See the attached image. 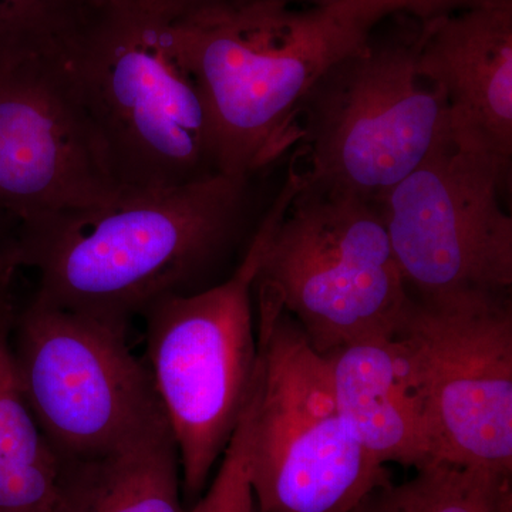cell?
<instances>
[{
	"label": "cell",
	"instance_id": "5",
	"mask_svg": "<svg viewBox=\"0 0 512 512\" xmlns=\"http://www.w3.org/2000/svg\"><path fill=\"white\" fill-rule=\"evenodd\" d=\"M299 187L288 177L234 271L210 288L153 303L146 365L170 423L184 493L200 498L251 393L258 362L255 279L272 232Z\"/></svg>",
	"mask_w": 512,
	"mask_h": 512
},
{
	"label": "cell",
	"instance_id": "17",
	"mask_svg": "<svg viewBox=\"0 0 512 512\" xmlns=\"http://www.w3.org/2000/svg\"><path fill=\"white\" fill-rule=\"evenodd\" d=\"M100 12L96 0H0V70L64 62Z\"/></svg>",
	"mask_w": 512,
	"mask_h": 512
},
{
	"label": "cell",
	"instance_id": "20",
	"mask_svg": "<svg viewBox=\"0 0 512 512\" xmlns=\"http://www.w3.org/2000/svg\"><path fill=\"white\" fill-rule=\"evenodd\" d=\"M229 2L232 0H131V5L157 22L171 25Z\"/></svg>",
	"mask_w": 512,
	"mask_h": 512
},
{
	"label": "cell",
	"instance_id": "19",
	"mask_svg": "<svg viewBox=\"0 0 512 512\" xmlns=\"http://www.w3.org/2000/svg\"><path fill=\"white\" fill-rule=\"evenodd\" d=\"M265 2L281 3V5L288 6H319L340 2V0H265ZM501 2H505V0H409V16L419 20L420 23H427L430 22V20L461 12V10Z\"/></svg>",
	"mask_w": 512,
	"mask_h": 512
},
{
	"label": "cell",
	"instance_id": "2",
	"mask_svg": "<svg viewBox=\"0 0 512 512\" xmlns=\"http://www.w3.org/2000/svg\"><path fill=\"white\" fill-rule=\"evenodd\" d=\"M409 0H340L296 9L232 0L167 25L210 110L222 174L255 177L298 144V119L333 64Z\"/></svg>",
	"mask_w": 512,
	"mask_h": 512
},
{
	"label": "cell",
	"instance_id": "13",
	"mask_svg": "<svg viewBox=\"0 0 512 512\" xmlns=\"http://www.w3.org/2000/svg\"><path fill=\"white\" fill-rule=\"evenodd\" d=\"M323 356L340 413L373 460L416 470L434 464L419 384L393 333L367 336Z\"/></svg>",
	"mask_w": 512,
	"mask_h": 512
},
{
	"label": "cell",
	"instance_id": "10",
	"mask_svg": "<svg viewBox=\"0 0 512 512\" xmlns=\"http://www.w3.org/2000/svg\"><path fill=\"white\" fill-rule=\"evenodd\" d=\"M510 168L448 140L380 201L390 244L416 298L511 295Z\"/></svg>",
	"mask_w": 512,
	"mask_h": 512
},
{
	"label": "cell",
	"instance_id": "18",
	"mask_svg": "<svg viewBox=\"0 0 512 512\" xmlns=\"http://www.w3.org/2000/svg\"><path fill=\"white\" fill-rule=\"evenodd\" d=\"M256 402L255 379L251 393L242 410L234 434L229 440L222 463L207 493L198 498L191 512H256L249 451H251L252 426Z\"/></svg>",
	"mask_w": 512,
	"mask_h": 512
},
{
	"label": "cell",
	"instance_id": "21",
	"mask_svg": "<svg viewBox=\"0 0 512 512\" xmlns=\"http://www.w3.org/2000/svg\"><path fill=\"white\" fill-rule=\"evenodd\" d=\"M6 220H0V225ZM18 265L13 256V235L9 237L0 227V315L12 311L9 303V285Z\"/></svg>",
	"mask_w": 512,
	"mask_h": 512
},
{
	"label": "cell",
	"instance_id": "3",
	"mask_svg": "<svg viewBox=\"0 0 512 512\" xmlns=\"http://www.w3.org/2000/svg\"><path fill=\"white\" fill-rule=\"evenodd\" d=\"M63 66L117 191L221 173L210 110L167 25L133 5L101 9Z\"/></svg>",
	"mask_w": 512,
	"mask_h": 512
},
{
	"label": "cell",
	"instance_id": "4",
	"mask_svg": "<svg viewBox=\"0 0 512 512\" xmlns=\"http://www.w3.org/2000/svg\"><path fill=\"white\" fill-rule=\"evenodd\" d=\"M420 30L396 13L320 77L298 119L306 184L380 204L451 140L443 93L417 69Z\"/></svg>",
	"mask_w": 512,
	"mask_h": 512
},
{
	"label": "cell",
	"instance_id": "9",
	"mask_svg": "<svg viewBox=\"0 0 512 512\" xmlns=\"http://www.w3.org/2000/svg\"><path fill=\"white\" fill-rule=\"evenodd\" d=\"M393 335L419 384L434 464L512 474L511 295L410 296Z\"/></svg>",
	"mask_w": 512,
	"mask_h": 512
},
{
	"label": "cell",
	"instance_id": "14",
	"mask_svg": "<svg viewBox=\"0 0 512 512\" xmlns=\"http://www.w3.org/2000/svg\"><path fill=\"white\" fill-rule=\"evenodd\" d=\"M171 427L86 460L60 461L53 512H184Z\"/></svg>",
	"mask_w": 512,
	"mask_h": 512
},
{
	"label": "cell",
	"instance_id": "7",
	"mask_svg": "<svg viewBox=\"0 0 512 512\" xmlns=\"http://www.w3.org/2000/svg\"><path fill=\"white\" fill-rule=\"evenodd\" d=\"M255 295L275 302L320 355L393 333L412 296L379 204L306 184L302 173L266 245Z\"/></svg>",
	"mask_w": 512,
	"mask_h": 512
},
{
	"label": "cell",
	"instance_id": "15",
	"mask_svg": "<svg viewBox=\"0 0 512 512\" xmlns=\"http://www.w3.org/2000/svg\"><path fill=\"white\" fill-rule=\"evenodd\" d=\"M12 311L0 315V512H53L60 460L20 392L10 352Z\"/></svg>",
	"mask_w": 512,
	"mask_h": 512
},
{
	"label": "cell",
	"instance_id": "12",
	"mask_svg": "<svg viewBox=\"0 0 512 512\" xmlns=\"http://www.w3.org/2000/svg\"><path fill=\"white\" fill-rule=\"evenodd\" d=\"M417 69L443 93L451 141L511 170L512 0L421 23Z\"/></svg>",
	"mask_w": 512,
	"mask_h": 512
},
{
	"label": "cell",
	"instance_id": "11",
	"mask_svg": "<svg viewBox=\"0 0 512 512\" xmlns=\"http://www.w3.org/2000/svg\"><path fill=\"white\" fill-rule=\"evenodd\" d=\"M117 194L63 62L0 70V220L19 224Z\"/></svg>",
	"mask_w": 512,
	"mask_h": 512
},
{
	"label": "cell",
	"instance_id": "6",
	"mask_svg": "<svg viewBox=\"0 0 512 512\" xmlns=\"http://www.w3.org/2000/svg\"><path fill=\"white\" fill-rule=\"evenodd\" d=\"M258 362L249 473L258 512H352L390 483L343 419L328 360L275 302L254 296Z\"/></svg>",
	"mask_w": 512,
	"mask_h": 512
},
{
	"label": "cell",
	"instance_id": "1",
	"mask_svg": "<svg viewBox=\"0 0 512 512\" xmlns=\"http://www.w3.org/2000/svg\"><path fill=\"white\" fill-rule=\"evenodd\" d=\"M254 177L218 173L16 224L37 301L127 329L153 303L218 284L245 237ZM225 279V278H224Z\"/></svg>",
	"mask_w": 512,
	"mask_h": 512
},
{
	"label": "cell",
	"instance_id": "16",
	"mask_svg": "<svg viewBox=\"0 0 512 512\" xmlns=\"http://www.w3.org/2000/svg\"><path fill=\"white\" fill-rule=\"evenodd\" d=\"M352 512H512V474L437 463L382 485Z\"/></svg>",
	"mask_w": 512,
	"mask_h": 512
},
{
	"label": "cell",
	"instance_id": "8",
	"mask_svg": "<svg viewBox=\"0 0 512 512\" xmlns=\"http://www.w3.org/2000/svg\"><path fill=\"white\" fill-rule=\"evenodd\" d=\"M12 329L20 392L60 461L104 456L170 426L127 329L36 298Z\"/></svg>",
	"mask_w": 512,
	"mask_h": 512
},
{
	"label": "cell",
	"instance_id": "22",
	"mask_svg": "<svg viewBox=\"0 0 512 512\" xmlns=\"http://www.w3.org/2000/svg\"><path fill=\"white\" fill-rule=\"evenodd\" d=\"M96 3L101 9L124 8V6L131 5V0H96Z\"/></svg>",
	"mask_w": 512,
	"mask_h": 512
},
{
	"label": "cell",
	"instance_id": "23",
	"mask_svg": "<svg viewBox=\"0 0 512 512\" xmlns=\"http://www.w3.org/2000/svg\"><path fill=\"white\" fill-rule=\"evenodd\" d=\"M256 512H258V511H256Z\"/></svg>",
	"mask_w": 512,
	"mask_h": 512
}]
</instances>
